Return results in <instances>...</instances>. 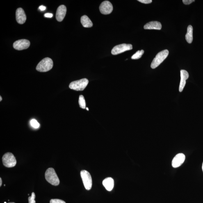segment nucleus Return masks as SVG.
I'll list each match as a JSON object with an SVG mask.
<instances>
[{
  "instance_id": "cd10ccee",
  "label": "nucleus",
  "mask_w": 203,
  "mask_h": 203,
  "mask_svg": "<svg viewBox=\"0 0 203 203\" xmlns=\"http://www.w3.org/2000/svg\"><path fill=\"white\" fill-rule=\"evenodd\" d=\"M1 97V100H0V101H1L2 100V97Z\"/></svg>"
},
{
  "instance_id": "f8f14e48",
  "label": "nucleus",
  "mask_w": 203,
  "mask_h": 203,
  "mask_svg": "<svg viewBox=\"0 0 203 203\" xmlns=\"http://www.w3.org/2000/svg\"><path fill=\"white\" fill-rule=\"evenodd\" d=\"M16 19L18 23L23 24L25 22L26 17L24 10L22 8L17 9L16 11Z\"/></svg>"
},
{
  "instance_id": "7ed1b4c3",
  "label": "nucleus",
  "mask_w": 203,
  "mask_h": 203,
  "mask_svg": "<svg viewBox=\"0 0 203 203\" xmlns=\"http://www.w3.org/2000/svg\"><path fill=\"white\" fill-rule=\"evenodd\" d=\"M169 54V51L167 49L158 53L152 61L151 64V67L152 69H154L158 67L166 58Z\"/></svg>"
},
{
  "instance_id": "9d476101",
  "label": "nucleus",
  "mask_w": 203,
  "mask_h": 203,
  "mask_svg": "<svg viewBox=\"0 0 203 203\" xmlns=\"http://www.w3.org/2000/svg\"><path fill=\"white\" fill-rule=\"evenodd\" d=\"M185 158H186V156L182 153H179L176 155L172 160V167L174 168H177V167L180 166L184 163Z\"/></svg>"
},
{
  "instance_id": "dca6fc26",
  "label": "nucleus",
  "mask_w": 203,
  "mask_h": 203,
  "mask_svg": "<svg viewBox=\"0 0 203 203\" xmlns=\"http://www.w3.org/2000/svg\"><path fill=\"white\" fill-rule=\"evenodd\" d=\"M81 22L83 27L85 28H91L93 25L91 20L86 15L83 16L81 17Z\"/></svg>"
},
{
  "instance_id": "aec40b11",
  "label": "nucleus",
  "mask_w": 203,
  "mask_h": 203,
  "mask_svg": "<svg viewBox=\"0 0 203 203\" xmlns=\"http://www.w3.org/2000/svg\"><path fill=\"white\" fill-rule=\"evenodd\" d=\"M31 125L33 127L35 128H38L39 126H40V124L38 123V122L35 119H33L31 121Z\"/></svg>"
},
{
  "instance_id": "39448f33",
  "label": "nucleus",
  "mask_w": 203,
  "mask_h": 203,
  "mask_svg": "<svg viewBox=\"0 0 203 203\" xmlns=\"http://www.w3.org/2000/svg\"><path fill=\"white\" fill-rule=\"evenodd\" d=\"M2 160L3 165L8 168L15 167L16 165V160L11 153L5 154L3 156Z\"/></svg>"
},
{
  "instance_id": "b1692460",
  "label": "nucleus",
  "mask_w": 203,
  "mask_h": 203,
  "mask_svg": "<svg viewBox=\"0 0 203 203\" xmlns=\"http://www.w3.org/2000/svg\"><path fill=\"white\" fill-rule=\"evenodd\" d=\"M183 2L185 5H189L193 2H195V1L194 0H183Z\"/></svg>"
},
{
  "instance_id": "f3484780",
  "label": "nucleus",
  "mask_w": 203,
  "mask_h": 203,
  "mask_svg": "<svg viewBox=\"0 0 203 203\" xmlns=\"http://www.w3.org/2000/svg\"><path fill=\"white\" fill-rule=\"evenodd\" d=\"M193 28L191 25H189L186 35V39L188 43H191L193 40Z\"/></svg>"
},
{
  "instance_id": "2eb2a0df",
  "label": "nucleus",
  "mask_w": 203,
  "mask_h": 203,
  "mask_svg": "<svg viewBox=\"0 0 203 203\" xmlns=\"http://www.w3.org/2000/svg\"><path fill=\"white\" fill-rule=\"evenodd\" d=\"M103 185L107 190L111 191L114 187V180L111 177L106 178L103 181Z\"/></svg>"
},
{
  "instance_id": "0eeeda50",
  "label": "nucleus",
  "mask_w": 203,
  "mask_h": 203,
  "mask_svg": "<svg viewBox=\"0 0 203 203\" xmlns=\"http://www.w3.org/2000/svg\"><path fill=\"white\" fill-rule=\"evenodd\" d=\"M132 49L133 46L131 44H120L115 46L112 49L111 53L113 55H117Z\"/></svg>"
},
{
  "instance_id": "4468645a",
  "label": "nucleus",
  "mask_w": 203,
  "mask_h": 203,
  "mask_svg": "<svg viewBox=\"0 0 203 203\" xmlns=\"http://www.w3.org/2000/svg\"><path fill=\"white\" fill-rule=\"evenodd\" d=\"M162 25L161 23L158 21H152L146 24L144 26L145 29L161 30Z\"/></svg>"
},
{
  "instance_id": "a878e982",
  "label": "nucleus",
  "mask_w": 203,
  "mask_h": 203,
  "mask_svg": "<svg viewBox=\"0 0 203 203\" xmlns=\"http://www.w3.org/2000/svg\"><path fill=\"white\" fill-rule=\"evenodd\" d=\"M40 9L41 11H44L46 9V7L45 6H43V5H41V6H40L39 8Z\"/></svg>"
},
{
  "instance_id": "4be33fe9",
  "label": "nucleus",
  "mask_w": 203,
  "mask_h": 203,
  "mask_svg": "<svg viewBox=\"0 0 203 203\" xmlns=\"http://www.w3.org/2000/svg\"><path fill=\"white\" fill-rule=\"evenodd\" d=\"M50 203H66L65 201L59 199H52L50 201Z\"/></svg>"
},
{
  "instance_id": "20e7f679",
  "label": "nucleus",
  "mask_w": 203,
  "mask_h": 203,
  "mask_svg": "<svg viewBox=\"0 0 203 203\" xmlns=\"http://www.w3.org/2000/svg\"><path fill=\"white\" fill-rule=\"evenodd\" d=\"M88 83V80L86 78L74 81L70 83L69 88L76 91H83L86 88Z\"/></svg>"
},
{
  "instance_id": "7c9ffc66",
  "label": "nucleus",
  "mask_w": 203,
  "mask_h": 203,
  "mask_svg": "<svg viewBox=\"0 0 203 203\" xmlns=\"http://www.w3.org/2000/svg\"><path fill=\"white\" fill-rule=\"evenodd\" d=\"M14 203V202H9V203Z\"/></svg>"
},
{
  "instance_id": "9b49d317",
  "label": "nucleus",
  "mask_w": 203,
  "mask_h": 203,
  "mask_svg": "<svg viewBox=\"0 0 203 203\" xmlns=\"http://www.w3.org/2000/svg\"><path fill=\"white\" fill-rule=\"evenodd\" d=\"M67 8L65 5H60L56 11V18L58 22H61L65 17L66 14Z\"/></svg>"
},
{
  "instance_id": "423d86ee",
  "label": "nucleus",
  "mask_w": 203,
  "mask_h": 203,
  "mask_svg": "<svg viewBox=\"0 0 203 203\" xmlns=\"http://www.w3.org/2000/svg\"><path fill=\"white\" fill-rule=\"evenodd\" d=\"M81 176L85 188L87 190H90L92 186V178L90 174L86 170H83L81 172Z\"/></svg>"
},
{
  "instance_id": "a211bd4d",
  "label": "nucleus",
  "mask_w": 203,
  "mask_h": 203,
  "mask_svg": "<svg viewBox=\"0 0 203 203\" xmlns=\"http://www.w3.org/2000/svg\"><path fill=\"white\" fill-rule=\"evenodd\" d=\"M144 51L143 50H142L141 51H137L134 55H133L131 57L132 59L136 60L138 59L141 58V57L143 54Z\"/></svg>"
},
{
  "instance_id": "393cba45",
  "label": "nucleus",
  "mask_w": 203,
  "mask_h": 203,
  "mask_svg": "<svg viewBox=\"0 0 203 203\" xmlns=\"http://www.w3.org/2000/svg\"><path fill=\"white\" fill-rule=\"evenodd\" d=\"M53 14L52 13H46L44 15V17L48 18H51L53 17Z\"/></svg>"
},
{
  "instance_id": "bb28decb",
  "label": "nucleus",
  "mask_w": 203,
  "mask_h": 203,
  "mask_svg": "<svg viewBox=\"0 0 203 203\" xmlns=\"http://www.w3.org/2000/svg\"><path fill=\"white\" fill-rule=\"evenodd\" d=\"M2 180L1 178H0V187L2 186Z\"/></svg>"
},
{
  "instance_id": "5701e85b",
  "label": "nucleus",
  "mask_w": 203,
  "mask_h": 203,
  "mask_svg": "<svg viewBox=\"0 0 203 203\" xmlns=\"http://www.w3.org/2000/svg\"><path fill=\"white\" fill-rule=\"evenodd\" d=\"M138 1L145 4H149L152 3V0H138Z\"/></svg>"
},
{
  "instance_id": "412c9836",
  "label": "nucleus",
  "mask_w": 203,
  "mask_h": 203,
  "mask_svg": "<svg viewBox=\"0 0 203 203\" xmlns=\"http://www.w3.org/2000/svg\"><path fill=\"white\" fill-rule=\"evenodd\" d=\"M35 194L34 192L32 193L31 196L28 197L29 203H35Z\"/></svg>"
},
{
  "instance_id": "f257e3e1",
  "label": "nucleus",
  "mask_w": 203,
  "mask_h": 203,
  "mask_svg": "<svg viewBox=\"0 0 203 203\" xmlns=\"http://www.w3.org/2000/svg\"><path fill=\"white\" fill-rule=\"evenodd\" d=\"M45 177L46 180L53 186H57L60 184V180L53 168H49L46 170Z\"/></svg>"
},
{
  "instance_id": "2f4dec72",
  "label": "nucleus",
  "mask_w": 203,
  "mask_h": 203,
  "mask_svg": "<svg viewBox=\"0 0 203 203\" xmlns=\"http://www.w3.org/2000/svg\"><path fill=\"white\" fill-rule=\"evenodd\" d=\"M4 203H7L6 202H5Z\"/></svg>"
},
{
  "instance_id": "6ab92c4d",
  "label": "nucleus",
  "mask_w": 203,
  "mask_h": 203,
  "mask_svg": "<svg viewBox=\"0 0 203 203\" xmlns=\"http://www.w3.org/2000/svg\"><path fill=\"white\" fill-rule=\"evenodd\" d=\"M79 103L80 107L83 109L86 108V103L85 100L83 95H80L79 97Z\"/></svg>"
},
{
  "instance_id": "c85d7f7f",
  "label": "nucleus",
  "mask_w": 203,
  "mask_h": 203,
  "mask_svg": "<svg viewBox=\"0 0 203 203\" xmlns=\"http://www.w3.org/2000/svg\"><path fill=\"white\" fill-rule=\"evenodd\" d=\"M86 109L87 110V111H88L89 110L88 108H86Z\"/></svg>"
},
{
  "instance_id": "6e6552de",
  "label": "nucleus",
  "mask_w": 203,
  "mask_h": 203,
  "mask_svg": "<svg viewBox=\"0 0 203 203\" xmlns=\"http://www.w3.org/2000/svg\"><path fill=\"white\" fill-rule=\"evenodd\" d=\"M99 10L101 13L103 15H109L113 11V5L109 1H104L100 6Z\"/></svg>"
},
{
  "instance_id": "ddd939ff",
  "label": "nucleus",
  "mask_w": 203,
  "mask_h": 203,
  "mask_svg": "<svg viewBox=\"0 0 203 203\" xmlns=\"http://www.w3.org/2000/svg\"><path fill=\"white\" fill-rule=\"evenodd\" d=\"M181 79L179 87V91L180 92L183 91L186 84V80L189 77L188 73L187 71L184 70H181Z\"/></svg>"
},
{
  "instance_id": "c756f323",
  "label": "nucleus",
  "mask_w": 203,
  "mask_h": 203,
  "mask_svg": "<svg viewBox=\"0 0 203 203\" xmlns=\"http://www.w3.org/2000/svg\"><path fill=\"white\" fill-rule=\"evenodd\" d=\"M202 170H203V164H202Z\"/></svg>"
},
{
  "instance_id": "f03ea898",
  "label": "nucleus",
  "mask_w": 203,
  "mask_h": 203,
  "mask_svg": "<svg viewBox=\"0 0 203 203\" xmlns=\"http://www.w3.org/2000/svg\"><path fill=\"white\" fill-rule=\"evenodd\" d=\"M53 67V62L49 58H46L39 62L36 67V70L38 72H47L51 70Z\"/></svg>"
},
{
  "instance_id": "1a4fd4ad",
  "label": "nucleus",
  "mask_w": 203,
  "mask_h": 203,
  "mask_svg": "<svg viewBox=\"0 0 203 203\" xmlns=\"http://www.w3.org/2000/svg\"><path fill=\"white\" fill-rule=\"evenodd\" d=\"M30 45V42L26 39H22L16 41L13 43V47L18 51L28 49Z\"/></svg>"
}]
</instances>
